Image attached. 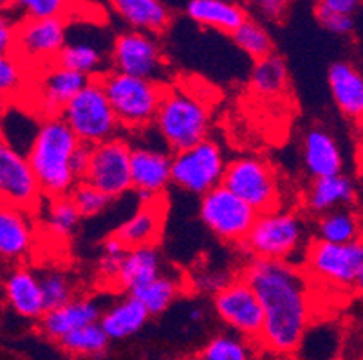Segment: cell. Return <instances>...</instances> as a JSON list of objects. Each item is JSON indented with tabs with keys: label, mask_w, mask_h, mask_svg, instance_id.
Instances as JSON below:
<instances>
[{
	"label": "cell",
	"mask_w": 363,
	"mask_h": 360,
	"mask_svg": "<svg viewBox=\"0 0 363 360\" xmlns=\"http://www.w3.org/2000/svg\"><path fill=\"white\" fill-rule=\"evenodd\" d=\"M242 277L255 290L264 310L259 344L272 355L298 353L313 319L311 292L302 270L291 262L252 260Z\"/></svg>",
	"instance_id": "6da1fadb"
},
{
	"label": "cell",
	"mask_w": 363,
	"mask_h": 360,
	"mask_svg": "<svg viewBox=\"0 0 363 360\" xmlns=\"http://www.w3.org/2000/svg\"><path fill=\"white\" fill-rule=\"evenodd\" d=\"M80 146L64 119H42L26 155L45 198L69 197L76 184L82 182L74 173V157Z\"/></svg>",
	"instance_id": "7a4b0ae2"
},
{
	"label": "cell",
	"mask_w": 363,
	"mask_h": 360,
	"mask_svg": "<svg viewBox=\"0 0 363 360\" xmlns=\"http://www.w3.org/2000/svg\"><path fill=\"white\" fill-rule=\"evenodd\" d=\"M212 123L210 108L186 88H167L154 119L157 135L172 153L183 151L208 139Z\"/></svg>",
	"instance_id": "3957f363"
},
{
	"label": "cell",
	"mask_w": 363,
	"mask_h": 360,
	"mask_svg": "<svg viewBox=\"0 0 363 360\" xmlns=\"http://www.w3.org/2000/svg\"><path fill=\"white\" fill-rule=\"evenodd\" d=\"M107 98L121 128L143 130L154 124L167 87L154 79L136 78L118 71H108L100 76Z\"/></svg>",
	"instance_id": "277c9868"
},
{
	"label": "cell",
	"mask_w": 363,
	"mask_h": 360,
	"mask_svg": "<svg viewBox=\"0 0 363 360\" xmlns=\"http://www.w3.org/2000/svg\"><path fill=\"white\" fill-rule=\"evenodd\" d=\"M308 227L295 211L279 209L260 213L255 226L240 247L252 260L291 262L306 243Z\"/></svg>",
	"instance_id": "5b68a950"
},
{
	"label": "cell",
	"mask_w": 363,
	"mask_h": 360,
	"mask_svg": "<svg viewBox=\"0 0 363 360\" xmlns=\"http://www.w3.org/2000/svg\"><path fill=\"white\" fill-rule=\"evenodd\" d=\"M82 144L94 148L118 137L121 128L100 78H92L60 115Z\"/></svg>",
	"instance_id": "8992f818"
},
{
	"label": "cell",
	"mask_w": 363,
	"mask_h": 360,
	"mask_svg": "<svg viewBox=\"0 0 363 360\" xmlns=\"http://www.w3.org/2000/svg\"><path fill=\"white\" fill-rule=\"evenodd\" d=\"M226 157L213 139L172 155V184L190 194L204 197L223 186L226 175Z\"/></svg>",
	"instance_id": "52a82bcc"
},
{
	"label": "cell",
	"mask_w": 363,
	"mask_h": 360,
	"mask_svg": "<svg viewBox=\"0 0 363 360\" xmlns=\"http://www.w3.org/2000/svg\"><path fill=\"white\" fill-rule=\"evenodd\" d=\"M223 186L242 198L259 214L282 206L279 177L272 164L260 157H237L228 163Z\"/></svg>",
	"instance_id": "ba28073f"
},
{
	"label": "cell",
	"mask_w": 363,
	"mask_h": 360,
	"mask_svg": "<svg viewBox=\"0 0 363 360\" xmlns=\"http://www.w3.org/2000/svg\"><path fill=\"white\" fill-rule=\"evenodd\" d=\"M199 218L220 242L242 245L259 213L226 186H219L201 197Z\"/></svg>",
	"instance_id": "9c48e42d"
},
{
	"label": "cell",
	"mask_w": 363,
	"mask_h": 360,
	"mask_svg": "<svg viewBox=\"0 0 363 360\" xmlns=\"http://www.w3.org/2000/svg\"><path fill=\"white\" fill-rule=\"evenodd\" d=\"M213 312L230 332L259 342L264 328V310L255 290L242 276L213 294Z\"/></svg>",
	"instance_id": "30bf717a"
},
{
	"label": "cell",
	"mask_w": 363,
	"mask_h": 360,
	"mask_svg": "<svg viewBox=\"0 0 363 360\" xmlns=\"http://www.w3.org/2000/svg\"><path fill=\"white\" fill-rule=\"evenodd\" d=\"M306 269L315 279L325 285L349 289L363 267V242L328 243L315 240L306 249Z\"/></svg>",
	"instance_id": "8fae6325"
},
{
	"label": "cell",
	"mask_w": 363,
	"mask_h": 360,
	"mask_svg": "<svg viewBox=\"0 0 363 360\" xmlns=\"http://www.w3.org/2000/svg\"><path fill=\"white\" fill-rule=\"evenodd\" d=\"M67 45L65 18H24L16 24L13 54L29 67H49Z\"/></svg>",
	"instance_id": "7c38bea8"
},
{
	"label": "cell",
	"mask_w": 363,
	"mask_h": 360,
	"mask_svg": "<svg viewBox=\"0 0 363 360\" xmlns=\"http://www.w3.org/2000/svg\"><path fill=\"white\" fill-rule=\"evenodd\" d=\"M132 146L116 137L91 148L85 182L96 186L112 198H120L132 190Z\"/></svg>",
	"instance_id": "4fadbf2b"
},
{
	"label": "cell",
	"mask_w": 363,
	"mask_h": 360,
	"mask_svg": "<svg viewBox=\"0 0 363 360\" xmlns=\"http://www.w3.org/2000/svg\"><path fill=\"white\" fill-rule=\"evenodd\" d=\"M0 197L4 206L33 213L42 206V187L28 155L9 144H0Z\"/></svg>",
	"instance_id": "5bb4252c"
},
{
	"label": "cell",
	"mask_w": 363,
	"mask_h": 360,
	"mask_svg": "<svg viewBox=\"0 0 363 360\" xmlns=\"http://www.w3.org/2000/svg\"><path fill=\"white\" fill-rule=\"evenodd\" d=\"M112 69L136 78L154 79L164 71L163 52L154 35L143 31H125L114 38L111 49Z\"/></svg>",
	"instance_id": "9a60e30c"
},
{
	"label": "cell",
	"mask_w": 363,
	"mask_h": 360,
	"mask_svg": "<svg viewBox=\"0 0 363 360\" xmlns=\"http://www.w3.org/2000/svg\"><path fill=\"white\" fill-rule=\"evenodd\" d=\"M89 76L55 64L40 69L35 81V108L42 119L60 117L69 103L91 81Z\"/></svg>",
	"instance_id": "2e32d148"
},
{
	"label": "cell",
	"mask_w": 363,
	"mask_h": 360,
	"mask_svg": "<svg viewBox=\"0 0 363 360\" xmlns=\"http://www.w3.org/2000/svg\"><path fill=\"white\" fill-rule=\"evenodd\" d=\"M132 190L145 200L160 198L172 184V155L156 146L132 148Z\"/></svg>",
	"instance_id": "e0dca14e"
},
{
	"label": "cell",
	"mask_w": 363,
	"mask_h": 360,
	"mask_svg": "<svg viewBox=\"0 0 363 360\" xmlns=\"http://www.w3.org/2000/svg\"><path fill=\"white\" fill-rule=\"evenodd\" d=\"M4 299L11 312L28 321H40L48 312L40 276L29 267H13L6 274Z\"/></svg>",
	"instance_id": "ac0fdd59"
},
{
	"label": "cell",
	"mask_w": 363,
	"mask_h": 360,
	"mask_svg": "<svg viewBox=\"0 0 363 360\" xmlns=\"http://www.w3.org/2000/svg\"><path fill=\"white\" fill-rule=\"evenodd\" d=\"M104 308L92 297H74L67 305L58 306L55 310H48L45 315L38 321V330L49 341H62L65 335L96 325L101 321Z\"/></svg>",
	"instance_id": "d6986e66"
},
{
	"label": "cell",
	"mask_w": 363,
	"mask_h": 360,
	"mask_svg": "<svg viewBox=\"0 0 363 360\" xmlns=\"http://www.w3.org/2000/svg\"><path fill=\"white\" fill-rule=\"evenodd\" d=\"M164 216H167V206L163 198L143 200V204L114 231V234L125 243L127 249L156 247L163 234Z\"/></svg>",
	"instance_id": "ffe728a7"
},
{
	"label": "cell",
	"mask_w": 363,
	"mask_h": 360,
	"mask_svg": "<svg viewBox=\"0 0 363 360\" xmlns=\"http://www.w3.org/2000/svg\"><path fill=\"white\" fill-rule=\"evenodd\" d=\"M302 163L309 177L323 178L343 173L342 148L331 132L325 128H309L302 139Z\"/></svg>",
	"instance_id": "44dd1931"
},
{
	"label": "cell",
	"mask_w": 363,
	"mask_h": 360,
	"mask_svg": "<svg viewBox=\"0 0 363 360\" xmlns=\"http://www.w3.org/2000/svg\"><path fill=\"white\" fill-rule=\"evenodd\" d=\"M35 222L29 211L4 206L0 211V256L4 262H21L35 245Z\"/></svg>",
	"instance_id": "7402d4cb"
},
{
	"label": "cell",
	"mask_w": 363,
	"mask_h": 360,
	"mask_svg": "<svg viewBox=\"0 0 363 360\" xmlns=\"http://www.w3.org/2000/svg\"><path fill=\"white\" fill-rule=\"evenodd\" d=\"M356 200L354 182L347 175H333V177L315 178L309 184L303 204L309 213L322 216L329 211L340 209V207L352 206Z\"/></svg>",
	"instance_id": "603a6c76"
},
{
	"label": "cell",
	"mask_w": 363,
	"mask_h": 360,
	"mask_svg": "<svg viewBox=\"0 0 363 360\" xmlns=\"http://www.w3.org/2000/svg\"><path fill=\"white\" fill-rule=\"evenodd\" d=\"M329 91L336 108L345 117L356 119L363 114V74L347 62H336L328 72Z\"/></svg>",
	"instance_id": "cb8c5ba5"
},
{
	"label": "cell",
	"mask_w": 363,
	"mask_h": 360,
	"mask_svg": "<svg viewBox=\"0 0 363 360\" xmlns=\"http://www.w3.org/2000/svg\"><path fill=\"white\" fill-rule=\"evenodd\" d=\"M161 274H163V262L156 247L128 249L114 286L121 292L134 296L138 290L157 279Z\"/></svg>",
	"instance_id": "d4e9b609"
},
{
	"label": "cell",
	"mask_w": 363,
	"mask_h": 360,
	"mask_svg": "<svg viewBox=\"0 0 363 360\" xmlns=\"http://www.w3.org/2000/svg\"><path fill=\"white\" fill-rule=\"evenodd\" d=\"M150 317L147 306L136 296L127 294L123 299L104 310L100 325L111 337V341H125L140 333Z\"/></svg>",
	"instance_id": "484cf974"
},
{
	"label": "cell",
	"mask_w": 363,
	"mask_h": 360,
	"mask_svg": "<svg viewBox=\"0 0 363 360\" xmlns=\"http://www.w3.org/2000/svg\"><path fill=\"white\" fill-rule=\"evenodd\" d=\"M188 18L208 29L233 35L247 20L242 6L232 0H190L186 4Z\"/></svg>",
	"instance_id": "4316f807"
},
{
	"label": "cell",
	"mask_w": 363,
	"mask_h": 360,
	"mask_svg": "<svg viewBox=\"0 0 363 360\" xmlns=\"http://www.w3.org/2000/svg\"><path fill=\"white\" fill-rule=\"evenodd\" d=\"M108 4L134 31L157 35L170 24V11L161 0H108Z\"/></svg>",
	"instance_id": "83f0119b"
},
{
	"label": "cell",
	"mask_w": 363,
	"mask_h": 360,
	"mask_svg": "<svg viewBox=\"0 0 363 360\" xmlns=\"http://www.w3.org/2000/svg\"><path fill=\"white\" fill-rule=\"evenodd\" d=\"M316 240L328 243L363 242L362 214L352 206L329 211L316 220Z\"/></svg>",
	"instance_id": "f1b7e54d"
},
{
	"label": "cell",
	"mask_w": 363,
	"mask_h": 360,
	"mask_svg": "<svg viewBox=\"0 0 363 360\" xmlns=\"http://www.w3.org/2000/svg\"><path fill=\"white\" fill-rule=\"evenodd\" d=\"M288 67L280 56L269 54L262 59H257L253 64L250 85H252L253 92L260 98L272 99L277 95H282L288 88Z\"/></svg>",
	"instance_id": "f546056e"
},
{
	"label": "cell",
	"mask_w": 363,
	"mask_h": 360,
	"mask_svg": "<svg viewBox=\"0 0 363 360\" xmlns=\"http://www.w3.org/2000/svg\"><path fill=\"white\" fill-rule=\"evenodd\" d=\"M190 360H253V346L237 333L223 332L208 339Z\"/></svg>",
	"instance_id": "4dcf8cb0"
},
{
	"label": "cell",
	"mask_w": 363,
	"mask_h": 360,
	"mask_svg": "<svg viewBox=\"0 0 363 360\" xmlns=\"http://www.w3.org/2000/svg\"><path fill=\"white\" fill-rule=\"evenodd\" d=\"M82 213L71 197L48 198L44 209V226L52 238L67 240L74 234L82 222Z\"/></svg>",
	"instance_id": "1f68e13d"
},
{
	"label": "cell",
	"mask_w": 363,
	"mask_h": 360,
	"mask_svg": "<svg viewBox=\"0 0 363 360\" xmlns=\"http://www.w3.org/2000/svg\"><path fill=\"white\" fill-rule=\"evenodd\" d=\"M56 344L72 356L96 359V356H101L107 352L108 344H111V337L107 335L104 326L96 323V325L85 326V328L69 333Z\"/></svg>",
	"instance_id": "d6a6232c"
},
{
	"label": "cell",
	"mask_w": 363,
	"mask_h": 360,
	"mask_svg": "<svg viewBox=\"0 0 363 360\" xmlns=\"http://www.w3.org/2000/svg\"><path fill=\"white\" fill-rule=\"evenodd\" d=\"M56 64L92 78L96 72L101 71V65H104V52L100 51V47L91 44V42L76 40V42H67L64 51L58 56V62H56Z\"/></svg>",
	"instance_id": "836d02e7"
},
{
	"label": "cell",
	"mask_w": 363,
	"mask_h": 360,
	"mask_svg": "<svg viewBox=\"0 0 363 360\" xmlns=\"http://www.w3.org/2000/svg\"><path fill=\"white\" fill-rule=\"evenodd\" d=\"M179 292L181 279H177L176 276H170V274H161L157 279L138 290L134 296L147 306L150 315H161L174 305Z\"/></svg>",
	"instance_id": "e575fe53"
},
{
	"label": "cell",
	"mask_w": 363,
	"mask_h": 360,
	"mask_svg": "<svg viewBox=\"0 0 363 360\" xmlns=\"http://www.w3.org/2000/svg\"><path fill=\"white\" fill-rule=\"evenodd\" d=\"M232 40L237 47L246 52L250 58L262 59L273 54V40L260 22L247 18L239 29L232 35Z\"/></svg>",
	"instance_id": "d590c367"
},
{
	"label": "cell",
	"mask_w": 363,
	"mask_h": 360,
	"mask_svg": "<svg viewBox=\"0 0 363 360\" xmlns=\"http://www.w3.org/2000/svg\"><path fill=\"white\" fill-rule=\"evenodd\" d=\"M42 290H44L45 305L48 310H55L58 306L67 305L69 301L74 299V283L71 276L60 269L45 270L40 276Z\"/></svg>",
	"instance_id": "8d00e7d4"
},
{
	"label": "cell",
	"mask_w": 363,
	"mask_h": 360,
	"mask_svg": "<svg viewBox=\"0 0 363 360\" xmlns=\"http://www.w3.org/2000/svg\"><path fill=\"white\" fill-rule=\"evenodd\" d=\"M69 197L72 198V202H74L76 207L80 209L84 218H92L105 213V211L111 207L112 200H114V198L108 197L107 193H104V191L98 190V187L92 186V184L85 182V180L76 184V187L72 190V193L69 194Z\"/></svg>",
	"instance_id": "74e56055"
},
{
	"label": "cell",
	"mask_w": 363,
	"mask_h": 360,
	"mask_svg": "<svg viewBox=\"0 0 363 360\" xmlns=\"http://www.w3.org/2000/svg\"><path fill=\"white\" fill-rule=\"evenodd\" d=\"M26 67L28 65L15 54H2L0 58V91L2 98L13 99L26 85Z\"/></svg>",
	"instance_id": "f35d334b"
},
{
	"label": "cell",
	"mask_w": 363,
	"mask_h": 360,
	"mask_svg": "<svg viewBox=\"0 0 363 360\" xmlns=\"http://www.w3.org/2000/svg\"><path fill=\"white\" fill-rule=\"evenodd\" d=\"M128 249L125 247V243L121 242L116 234L112 233L111 236L104 242V249H101V257H100V277L104 281H108L111 285H114L118 279V274H120L121 263H123L125 256H127Z\"/></svg>",
	"instance_id": "ab89813d"
},
{
	"label": "cell",
	"mask_w": 363,
	"mask_h": 360,
	"mask_svg": "<svg viewBox=\"0 0 363 360\" xmlns=\"http://www.w3.org/2000/svg\"><path fill=\"white\" fill-rule=\"evenodd\" d=\"M26 18H64L69 9V0H15Z\"/></svg>",
	"instance_id": "60d3db41"
},
{
	"label": "cell",
	"mask_w": 363,
	"mask_h": 360,
	"mask_svg": "<svg viewBox=\"0 0 363 360\" xmlns=\"http://www.w3.org/2000/svg\"><path fill=\"white\" fill-rule=\"evenodd\" d=\"M316 20L320 22L323 29H328L333 35H349L354 28V22H352V15H345V13L333 11V9L323 8V6L316 4L315 9Z\"/></svg>",
	"instance_id": "b9f144b4"
},
{
	"label": "cell",
	"mask_w": 363,
	"mask_h": 360,
	"mask_svg": "<svg viewBox=\"0 0 363 360\" xmlns=\"http://www.w3.org/2000/svg\"><path fill=\"white\" fill-rule=\"evenodd\" d=\"M252 4L255 6L257 11L267 20H279L288 9L289 0H252Z\"/></svg>",
	"instance_id": "7bdbcfd3"
},
{
	"label": "cell",
	"mask_w": 363,
	"mask_h": 360,
	"mask_svg": "<svg viewBox=\"0 0 363 360\" xmlns=\"http://www.w3.org/2000/svg\"><path fill=\"white\" fill-rule=\"evenodd\" d=\"M16 38V25L8 18L0 20V52L2 54H13Z\"/></svg>",
	"instance_id": "ee69618b"
},
{
	"label": "cell",
	"mask_w": 363,
	"mask_h": 360,
	"mask_svg": "<svg viewBox=\"0 0 363 360\" xmlns=\"http://www.w3.org/2000/svg\"><path fill=\"white\" fill-rule=\"evenodd\" d=\"M362 4V0H318V6L333 9V11L345 13V15H352Z\"/></svg>",
	"instance_id": "f6af8a7d"
},
{
	"label": "cell",
	"mask_w": 363,
	"mask_h": 360,
	"mask_svg": "<svg viewBox=\"0 0 363 360\" xmlns=\"http://www.w3.org/2000/svg\"><path fill=\"white\" fill-rule=\"evenodd\" d=\"M204 319V310L199 308V306H194V308L188 310V321L194 323V325H197V323H201Z\"/></svg>",
	"instance_id": "bcb514c9"
},
{
	"label": "cell",
	"mask_w": 363,
	"mask_h": 360,
	"mask_svg": "<svg viewBox=\"0 0 363 360\" xmlns=\"http://www.w3.org/2000/svg\"><path fill=\"white\" fill-rule=\"evenodd\" d=\"M354 289L358 290L359 294H363V267L359 269L358 276H356V281H354Z\"/></svg>",
	"instance_id": "7dc6e473"
},
{
	"label": "cell",
	"mask_w": 363,
	"mask_h": 360,
	"mask_svg": "<svg viewBox=\"0 0 363 360\" xmlns=\"http://www.w3.org/2000/svg\"><path fill=\"white\" fill-rule=\"evenodd\" d=\"M354 127H356V132H358L359 137L363 139V114L359 115L358 119H356V121H354Z\"/></svg>",
	"instance_id": "c3c4849f"
},
{
	"label": "cell",
	"mask_w": 363,
	"mask_h": 360,
	"mask_svg": "<svg viewBox=\"0 0 363 360\" xmlns=\"http://www.w3.org/2000/svg\"><path fill=\"white\" fill-rule=\"evenodd\" d=\"M0 2H2V8L8 9V8H13V2H15V0H0Z\"/></svg>",
	"instance_id": "681fc988"
}]
</instances>
